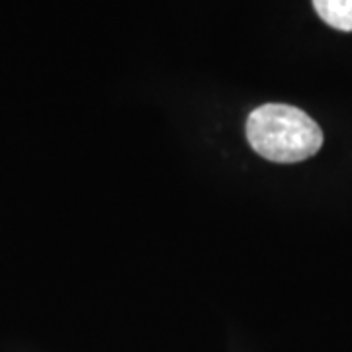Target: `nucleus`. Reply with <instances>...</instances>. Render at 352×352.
Returning a JSON list of instances; mask_svg holds the SVG:
<instances>
[{"instance_id": "1", "label": "nucleus", "mask_w": 352, "mask_h": 352, "mask_svg": "<svg viewBox=\"0 0 352 352\" xmlns=\"http://www.w3.org/2000/svg\"><path fill=\"white\" fill-rule=\"evenodd\" d=\"M252 149L272 163H302L323 145V131L314 118L288 104H264L247 120Z\"/></svg>"}, {"instance_id": "2", "label": "nucleus", "mask_w": 352, "mask_h": 352, "mask_svg": "<svg viewBox=\"0 0 352 352\" xmlns=\"http://www.w3.org/2000/svg\"><path fill=\"white\" fill-rule=\"evenodd\" d=\"M314 8L327 25L352 32V0H314Z\"/></svg>"}]
</instances>
